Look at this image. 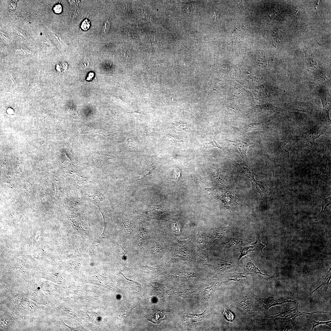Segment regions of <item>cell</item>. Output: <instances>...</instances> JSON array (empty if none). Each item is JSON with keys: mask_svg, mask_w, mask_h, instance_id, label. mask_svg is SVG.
Returning <instances> with one entry per match:
<instances>
[{"mask_svg": "<svg viewBox=\"0 0 331 331\" xmlns=\"http://www.w3.org/2000/svg\"><path fill=\"white\" fill-rule=\"evenodd\" d=\"M282 33L281 31L278 29H275L273 31L272 35V39L274 42L277 44L280 43L282 40Z\"/></svg>", "mask_w": 331, "mask_h": 331, "instance_id": "cell-14", "label": "cell"}, {"mask_svg": "<svg viewBox=\"0 0 331 331\" xmlns=\"http://www.w3.org/2000/svg\"><path fill=\"white\" fill-rule=\"evenodd\" d=\"M231 142L238 153L244 160L248 161L247 152L248 147L252 144L248 140L241 139H234Z\"/></svg>", "mask_w": 331, "mask_h": 331, "instance_id": "cell-4", "label": "cell"}, {"mask_svg": "<svg viewBox=\"0 0 331 331\" xmlns=\"http://www.w3.org/2000/svg\"><path fill=\"white\" fill-rule=\"evenodd\" d=\"M298 303L297 305V308L292 310L286 312L284 313L280 314L279 315L274 317H271L277 318V319H280L284 320H290L294 321L296 317L298 316L301 315H304L305 314H313L315 313H321V312H316L312 313H307L306 312H300L298 310Z\"/></svg>", "mask_w": 331, "mask_h": 331, "instance_id": "cell-7", "label": "cell"}, {"mask_svg": "<svg viewBox=\"0 0 331 331\" xmlns=\"http://www.w3.org/2000/svg\"><path fill=\"white\" fill-rule=\"evenodd\" d=\"M203 149H209L214 147L218 148L224 152L221 147L216 142L215 137L213 134L209 135L204 138L203 142Z\"/></svg>", "mask_w": 331, "mask_h": 331, "instance_id": "cell-8", "label": "cell"}, {"mask_svg": "<svg viewBox=\"0 0 331 331\" xmlns=\"http://www.w3.org/2000/svg\"><path fill=\"white\" fill-rule=\"evenodd\" d=\"M307 60L310 68L313 69L317 68V63L315 59L313 57H309L308 58Z\"/></svg>", "mask_w": 331, "mask_h": 331, "instance_id": "cell-21", "label": "cell"}, {"mask_svg": "<svg viewBox=\"0 0 331 331\" xmlns=\"http://www.w3.org/2000/svg\"><path fill=\"white\" fill-rule=\"evenodd\" d=\"M244 240L238 238H231L228 239L227 245L229 247L237 246L241 244Z\"/></svg>", "mask_w": 331, "mask_h": 331, "instance_id": "cell-16", "label": "cell"}, {"mask_svg": "<svg viewBox=\"0 0 331 331\" xmlns=\"http://www.w3.org/2000/svg\"><path fill=\"white\" fill-rule=\"evenodd\" d=\"M320 78L322 81L324 82H326L327 81V75L325 73H321L320 74Z\"/></svg>", "mask_w": 331, "mask_h": 331, "instance_id": "cell-27", "label": "cell"}, {"mask_svg": "<svg viewBox=\"0 0 331 331\" xmlns=\"http://www.w3.org/2000/svg\"><path fill=\"white\" fill-rule=\"evenodd\" d=\"M233 165L239 171L249 178L253 189L260 194L262 198L264 196H269L271 194V189L267 185L265 181L256 180L253 173L246 164L239 163L235 162Z\"/></svg>", "mask_w": 331, "mask_h": 331, "instance_id": "cell-1", "label": "cell"}, {"mask_svg": "<svg viewBox=\"0 0 331 331\" xmlns=\"http://www.w3.org/2000/svg\"><path fill=\"white\" fill-rule=\"evenodd\" d=\"M292 145V142L290 138H284L281 144L282 149L289 155Z\"/></svg>", "mask_w": 331, "mask_h": 331, "instance_id": "cell-12", "label": "cell"}, {"mask_svg": "<svg viewBox=\"0 0 331 331\" xmlns=\"http://www.w3.org/2000/svg\"><path fill=\"white\" fill-rule=\"evenodd\" d=\"M331 321H330L326 322H316L315 321H313V322H311L312 323V331L313 330L315 327H316L317 326L321 324H325L331 327L330 325L329 324L331 323Z\"/></svg>", "mask_w": 331, "mask_h": 331, "instance_id": "cell-24", "label": "cell"}, {"mask_svg": "<svg viewBox=\"0 0 331 331\" xmlns=\"http://www.w3.org/2000/svg\"><path fill=\"white\" fill-rule=\"evenodd\" d=\"M317 92L323 106L322 119L324 121L330 123L331 121L329 116L331 106L330 95L325 88L323 87H320Z\"/></svg>", "mask_w": 331, "mask_h": 331, "instance_id": "cell-2", "label": "cell"}, {"mask_svg": "<svg viewBox=\"0 0 331 331\" xmlns=\"http://www.w3.org/2000/svg\"><path fill=\"white\" fill-rule=\"evenodd\" d=\"M249 301L246 299H244L240 302L239 303V306L242 308L246 312L249 311L250 309L251 306Z\"/></svg>", "mask_w": 331, "mask_h": 331, "instance_id": "cell-17", "label": "cell"}, {"mask_svg": "<svg viewBox=\"0 0 331 331\" xmlns=\"http://www.w3.org/2000/svg\"><path fill=\"white\" fill-rule=\"evenodd\" d=\"M223 314L228 321L230 322H233L235 319V317L233 314L230 311L226 309H225L223 312Z\"/></svg>", "mask_w": 331, "mask_h": 331, "instance_id": "cell-18", "label": "cell"}, {"mask_svg": "<svg viewBox=\"0 0 331 331\" xmlns=\"http://www.w3.org/2000/svg\"><path fill=\"white\" fill-rule=\"evenodd\" d=\"M90 27V22L89 21L86 19L82 22L81 28L84 31H87Z\"/></svg>", "mask_w": 331, "mask_h": 331, "instance_id": "cell-22", "label": "cell"}, {"mask_svg": "<svg viewBox=\"0 0 331 331\" xmlns=\"http://www.w3.org/2000/svg\"><path fill=\"white\" fill-rule=\"evenodd\" d=\"M94 76V74L93 73L91 72L89 74L88 77L87 78L88 80H90L92 78H93Z\"/></svg>", "mask_w": 331, "mask_h": 331, "instance_id": "cell-28", "label": "cell"}, {"mask_svg": "<svg viewBox=\"0 0 331 331\" xmlns=\"http://www.w3.org/2000/svg\"><path fill=\"white\" fill-rule=\"evenodd\" d=\"M54 10L56 14H60L62 11V7L60 4L56 5L54 8Z\"/></svg>", "mask_w": 331, "mask_h": 331, "instance_id": "cell-25", "label": "cell"}, {"mask_svg": "<svg viewBox=\"0 0 331 331\" xmlns=\"http://www.w3.org/2000/svg\"><path fill=\"white\" fill-rule=\"evenodd\" d=\"M124 225L127 233H130L133 231V225L130 221H127L124 223Z\"/></svg>", "mask_w": 331, "mask_h": 331, "instance_id": "cell-23", "label": "cell"}, {"mask_svg": "<svg viewBox=\"0 0 331 331\" xmlns=\"http://www.w3.org/2000/svg\"><path fill=\"white\" fill-rule=\"evenodd\" d=\"M90 60L88 58H84L80 62L79 66L81 69H84L87 68L90 65Z\"/></svg>", "mask_w": 331, "mask_h": 331, "instance_id": "cell-19", "label": "cell"}, {"mask_svg": "<svg viewBox=\"0 0 331 331\" xmlns=\"http://www.w3.org/2000/svg\"><path fill=\"white\" fill-rule=\"evenodd\" d=\"M287 109L292 110L306 113L311 116L313 112L312 107L308 103L293 101L286 103L285 105Z\"/></svg>", "mask_w": 331, "mask_h": 331, "instance_id": "cell-5", "label": "cell"}, {"mask_svg": "<svg viewBox=\"0 0 331 331\" xmlns=\"http://www.w3.org/2000/svg\"><path fill=\"white\" fill-rule=\"evenodd\" d=\"M147 237V230L145 227V225L142 224L140 234L139 238V244H142V242L145 240Z\"/></svg>", "mask_w": 331, "mask_h": 331, "instance_id": "cell-15", "label": "cell"}, {"mask_svg": "<svg viewBox=\"0 0 331 331\" xmlns=\"http://www.w3.org/2000/svg\"><path fill=\"white\" fill-rule=\"evenodd\" d=\"M248 262L245 265V269L246 271L249 273H253L259 274L263 276L265 279L267 280V278L271 277V275H268L266 274H263L261 271L251 262L250 260L247 258Z\"/></svg>", "mask_w": 331, "mask_h": 331, "instance_id": "cell-9", "label": "cell"}, {"mask_svg": "<svg viewBox=\"0 0 331 331\" xmlns=\"http://www.w3.org/2000/svg\"><path fill=\"white\" fill-rule=\"evenodd\" d=\"M293 302L291 300H289L287 299L284 300L283 301H280L279 300H274L272 298H269L265 299L264 301V303L266 305L268 309L272 306H275L277 305H282L284 303Z\"/></svg>", "mask_w": 331, "mask_h": 331, "instance_id": "cell-11", "label": "cell"}, {"mask_svg": "<svg viewBox=\"0 0 331 331\" xmlns=\"http://www.w3.org/2000/svg\"><path fill=\"white\" fill-rule=\"evenodd\" d=\"M259 238L260 235L258 234L257 240L255 243L250 246L241 247L239 249L240 254L238 258V260H239L243 256L248 254H260L263 253V249L265 246L261 243V241Z\"/></svg>", "mask_w": 331, "mask_h": 331, "instance_id": "cell-3", "label": "cell"}, {"mask_svg": "<svg viewBox=\"0 0 331 331\" xmlns=\"http://www.w3.org/2000/svg\"><path fill=\"white\" fill-rule=\"evenodd\" d=\"M319 198L322 206V210L320 213V215L322 213L324 212L327 207L331 204V197L324 198L321 196H319Z\"/></svg>", "mask_w": 331, "mask_h": 331, "instance_id": "cell-13", "label": "cell"}, {"mask_svg": "<svg viewBox=\"0 0 331 331\" xmlns=\"http://www.w3.org/2000/svg\"><path fill=\"white\" fill-rule=\"evenodd\" d=\"M274 127L272 124L265 122L255 124H251L246 125L241 129H238L239 130L244 132L261 130H272Z\"/></svg>", "mask_w": 331, "mask_h": 331, "instance_id": "cell-6", "label": "cell"}, {"mask_svg": "<svg viewBox=\"0 0 331 331\" xmlns=\"http://www.w3.org/2000/svg\"><path fill=\"white\" fill-rule=\"evenodd\" d=\"M110 28V23L109 19H107L105 22L102 29V33L104 35H106L109 32Z\"/></svg>", "mask_w": 331, "mask_h": 331, "instance_id": "cell-20", "label": "cell"}, {"mask_svg": "<svg viewBox=\"0 0 331 331\" xmlns=\"http://www.w3.org/2000/svg\"><path fill=\"white\" fill-rule=\"evenodd\" d=\"M322 134L323 132L320 129L314 127L307 132L306 135L307 139H313V141H315V139L319 137Z\"/></svg>", "mask_w": 331, "mask_h": 331, "instance_id": "cell-10", "label": "cell"}, {"mask_svg": "<svg viewBox=\"0 0 331 331\" xmlns=\"http://www.w3.org/2000/svg\"><path fill=\"white\" fill-rule=\"evenodd\" d=\"M245 277L242 275H238L235 276H232V279L234 280H237L238 281L243 280L245 278Z\"/></svg>", "mask_w": 331, "mask_h": 331, "instance_id": "cell-26", "label": "cell"}]
</instances>
